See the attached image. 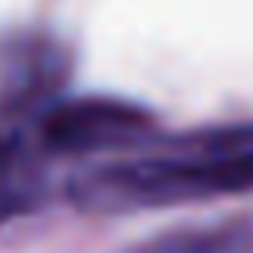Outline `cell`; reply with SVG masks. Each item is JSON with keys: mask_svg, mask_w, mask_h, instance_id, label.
<instances>
[{"mask_svg": "<svg viewBox=\"0 0 253 253\" xmlns=\"http://www.w3.org/2000/svg\"><path fill=\"white\" fill-rule=\"evenodd\" d=\"M71 202L91 213L150 210L253 190V123L142 138L71 178Z\"/></svg>", "mask_w": 253, "mask_h": 253, "instance_id": "6da1fadb", "label": "cell"}, {"mask_svg": "<svg viewBox=\"0 0 253 253\" xmlns=\"http://www.w3.org/2000/svg\"><path fill=\"white\" fill-rule=\"evenodd\" d=\"M32 130L47 158H95L138 146L150 134V115L107 95L55 99L32 115Z\"/></svg>", "mask_w": 253, "mask_h": 253, "instance_id": "7a4b0ae2", "label": "cell"}, {"mask_svg": "<svg viewBox=\"0 0 253 253\" xmlns=\"http://www.w3.org/2000/svg\"><path fill=\"white\" fill-rule=\"evenodd\" d=\"M43 166L47 154L36 142L32 123H16L12 111H0V225L40 202Z\"/></svg>", "mask_w": 253, "mask_h": 253, "instance_id": "3957f363", "label": "cell"}, {"mask_svg": "<svg viewBox=\"0 0 253 253\" xmlns=\"http://www.w3.org/2000/svg\"><path fill=\"white\" fill-rule=\"evenodd\" d=\"M123 253H253V221L229 217L213 225H182L154 233Z\"/></svg>", "mask_w": 253, "mask_h": 253, "instance_id": "277c9868", "label": "cell"}]
</instances>
